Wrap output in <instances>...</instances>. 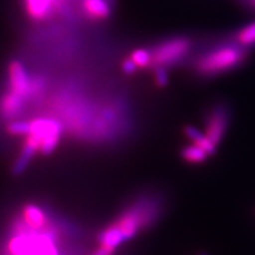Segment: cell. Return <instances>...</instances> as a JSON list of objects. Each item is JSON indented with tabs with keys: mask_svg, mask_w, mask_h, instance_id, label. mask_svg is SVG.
I'll use <instances>...</instances> for the list:
<instances>
[{
	"mask_svg": "<svg viewBox=\"0 0 255 255\" xmlns=\"http://www.w3.org/2000/svg\"><path fill=\"white\" fill-rule=\"evenodd\" d=\"M250 49L237 40L226 41L209 47L193 62V70L199 77L213 78L234 71L244 65Z\"/></svg>",
	"mask_w": 255,
	"mask_h": 255,
	"instance_id": "cell-1",
	"label": "cell"
},
{
	"mask_svg": "<svg viewBox=\"0 0 255 255\" xmlns=\"http://www.w3.org/2000/svg\"><path fill=\"white\" fill-rule=\"evenodd\" d=\"M193 47V39L187 36L171 37L159 41L152 49H149L151 52L150 69L157 66L169 69L178 65L189 57Z\"/></svg>",
	"mask_w": 255,
	"mask_h": 255,
	"instance_id": "cell-2",
	"label": "cell"
},
{
	"mask_svg": "<svg viewBox=\"0 0 255 255\" xmlns=\"http://www.w3.org/2000/svg\"><path fill=\"white\" fill-rule=\"evenodd\" d=\"M232 110L228 104L218 102L213 104L205 116V132L214 144L219 146L228 131Z\"/></svg>",
	"mask_w": 255,
	"mask_h": 255,
	"instance_id": "cell-3",
	"label": "cell"
},
{
	"mask_svg": "<svg viewBox=\"0 0 255 255\" xmlns=\"http://www.w3.org/2000/svg\"><path fill=\"white\" fill-rule=\"evenodd\" d=\"M40 139L41 154L49 155L56 149L60 137V126L56 121L39 119L30 122V133Z\"/></svg>",
	"mask_w": 255,
	"mask_h": 255,
	"instance_id": "cell-4",
	"label": "cell"
},
{
	"mask_svg": "<svg viewBox=\"0 0 255 255\" xmlns=\"http://www.w3.org/2000/svg\"><path fill=\"white\" fill-rule=\"evenodd\" d=\"M8 72H9V82H11V88L12 90L18 94L21 97H26L30 91V82H28L27 73L25 71L23 64L18 60H13L11 62L8 66Z\"/></svg>",
	"mask_w": 255,
	"mask_h": 255,
	"instance_id": "cell-5",
	"label": "cell"
},
{
	"mask_svg": "<svg viewBox=\"0 0 255 255\" xmlns=\"http://www.w3.org/2000/svg\"><path fill=\"white\" fill-rule=\"evenodd\" d=\"M40 139L38 138L37 136L27 135L23 151H21L20 156H19L17 161L14 162L13 167H12V174H13L14 176H19V175H21L25 170H26L27 165L31 162L32 157L36 154L38 149H40Z\"/></svg>",
	"mask_w": 255,
	"mask_h": 255,
	"instance_id": "cell-6",
	"label": "cell"
},
{
	"mask_svg": "<svg viewBox=\"0 0 255 255\" xmlns=\"http://www.w3.org/2000/svg\"><path fill=\"white\" fill-rule=\"evenodd\" d=\"M184 135L188 139H190L193 144L200 146L201 149H203L209 156H213L218 151V145L214 144L209 139V137L206 135L205 132H202L201 130L197 129L194 126H186L183 129Z\"/></svg>",
	"mask_w": 255,
	"mask_h": 255,
	"instance_id": "cell-7",
	"label": "cell"
},
{
	"mask_svg": "<svg viewBox=\"0 0 255 255\" xmlns=\"http://www.w3.org/2000/svg\"><path fill=\"white\" fill-rule=\"evenodd\" d=\"M85 12L92 19H107L111 14V7L105 0H84Z\"/></svg>",
	"mask_w": 255,
	"mask_h": 255,
	"instance_id": "cell-8",
	"label": "cell"
},
{
	"mask_svg": "<svg viewBox=\"0 0 255 255\" xmlns=\"http://www.w3.org/2000/svg\"><path fill=\"white\" fill-rule=\"evenodd\" d=\"M24 97L19 96L15 92L11 91L2 98L1 102V113L6 119H12L20 113L21 107H23Z\"/></svg>",
	"mask_w": 255,
	"mask_h": 255,
	"instance_id": "cell-9",
	"label": "cell"
},
{
	"mask_svg": "<svg viewBox=\"0 0 255 255\" xmlns=\"http://www.w3.org/2000/svg\"><path fill=\"white\" fill-rule=\"evenodd\" d=\"M98 240L101 242V246L108 247L113 251L121 246L123 242H126L124 241L122 233L120 232V229L116 227L115 223L113 226H110L109 228L105 229L103 233H101L100 237H98Z\"/></svg>",
	"mask_w": 255,
	"mask_h": 255,
	"instance_id": "cell-10",
	"label": "cell"
},
{
	"mask_svg": "<svg viewBox=\"0 0 255 255\" xmlns=\"http://www.w3.org/2000/svg\"><path fill=\"white\" fill-rule=\"evenodd\" d=\"M180 155L183 161H186L187 163H190V164L205 163L209 157V155L207 154L203 149H201L200 146H197L195 144L183 146V148L181 149Z\"/></svg>",
	"mask_w": 255,
	"mask_h": 255,
	"instance_id": "cell-11",
	"label": "cell"
},
{
	"mask_svg": "<svg viewBox=\"0 0 255 255\" xmlns=\"http://www.w3.org/2000/svg\"><path fill=\"white\" fill-rule=\"evenodd\" d=\"M27 13L33 19H43L50 13L52 7L51 0H25Z\"/></svg>",
	"mask_w": 255,
	"mask_h": 255,
	"instance_id": "cell-12",
	"label": "cell"
},
{
	"mask_svg": "<svg viewBox=\"0 0 255 255\" xmlns=\"http://www.w3.org/2000/svg\"><path fill=\"white\" fill-rule=\"evenodd\" d=\"M24 218L27 225L32 228H40L45 223V215L38 207L28 205L24 209Z\"/></svg>",
	"mask_w": 255,
	"mask_h": 255,
	"instance_id": "cell-13",
	"label": "cell"
},
{
	"mask_svg": "<svg viewBox=\"0 0 255 255\" xmlns=\"http://www.w3.org/2000/svg\"><path fill=\"white\" fill-rule=\"evenodd\" d=\"M235 40L241 45L250 47L255 45V21H252L246 26H244L241 30H239L235 34Z\"/></svg>",
	"mask_w": 255,
	"mask_h": 255,
	"instance_id": "cell-14",
	"label": "cell"
},
{
	"mask_svg": "<svg viewBox=\"0 0 255 255\" xmlns=\"http://www.w3.org/2000/svg\"><path fill=\"white\" fill-rule=\"evenodd\" d=\"M135 64L137 68H150L151 66V52L150 50L146 49H137L131 53V57H130Z\"/></svg>",
	"mask_w": 255,
	"mask_h": 255,
	"instance_id": "cell-15",
	"label": "cell"
},
{
	"mask_svg": "<svg viewBox=\"0 0 255 255\" xmlns=\"http://www.w3.org/2000/svg\"><path fill=\"white\" fill-rule=\"evenodd\" d=\"M7 131L12 135H28L30 133V122H13L7 126Z\"/></svg>",
	"mask_w": 255,
	"mask_h": 255,
	"instance_id": "cell-16",
	"label": "cell"
},
{
	"mask_svg": "<svg viewBox=\"0 0 255 255\" xmlns=\"http://www.w3.org/2000/svg\"><path fill=\"white\" fill-rule=\"evenodd\" d=\"M155 83L158 88H165L169 84V73L168 69L163 66H157L154 69Z\"/></svg>",
	"mask_w": 255,
	"mask_h": 255,
	"instance_id": "cell-17",
	"label": "cell"
},
{
	"mask_svg": "<svg viewBox=\"0 0 255 255\" xmlns=\"http://www.w3.org/2000/svg\"><path fill=\"white\" fill-rule=\"evenodd\" d=\"M122 70L127 75H131V73H133L137 70V65L131 58H128L122 64Z\"/></svg>",
	"mask_w": 255,
	"mask_h": 255,
	"instance_id": "cell-18",
	"label": "cell"
},
{
	"mask_svg": "<svg viewBox=\"0 0 255 255\" xmlns=\"http://www.w3.org/2000/svg\"><path fill=\"white\" fill-rule=\"evenodd\" d=\"M113 253H114V251L110 250V248L101 246L92 255H113Z\"/></svg>",
	"mask_w": 255,
	"mask_h": 255,
	"instance_id": "cell-19",
	"label": "cell"
},
{
	"mask_svg": "<svg viewBox=\"0 0 255 255\" xmlns=\"http://www.w3.org/2000/svg\"><path fill=\"white\" fill-rule=\"evenodd\" d=\"M247 2L252 6V7L255 8V0H247Z\"/></svg>",
	"mask_w": 255,
	"mask_h": 255,
	"instance_id": "cell-20",
	"label": "cell"
},
{
	"mask_svg": "<svg viewBox=\"0 0 255 255\" xmlns=\"http://www.w3.org/2000/svg\"><path fill=\"white\" fill-rule=\"evenodd\" d=\"M197 255H209V253H208V252H206V251H201V252H199V253H197Z\"/></svg>",
	"mask_w": 255,
	"mask_h": 255,
	"instance_id": "cell-21",
	"label": "cell"
}]
</instances>
